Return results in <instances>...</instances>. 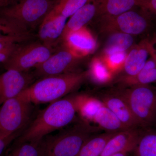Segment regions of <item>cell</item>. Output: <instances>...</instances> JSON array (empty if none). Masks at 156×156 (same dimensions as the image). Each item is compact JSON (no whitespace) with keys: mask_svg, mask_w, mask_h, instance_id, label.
I'll list each match as a JSON object with an SVG mask.
<instances>
[{"mask_svg":"<svg viewBox=\"0 0 156 156\" xmlns=\"http://www.w3.org/2000/svg\"><path fill=\"white\" fill-rule=\"evenodd\" d=\"M77 113V95L51 102L32 120L21 134L12 142L18 144L39 142L45 136L71 124Z\"/></svg>","mask_w":156,"mask_h":156,"instance_id":"6da1fadb","label":"cell"},{"mask_svg":"<svg viewBox=\"0 0 156 156\" xmlns=\"http://www.w3.org/2000/svg\"><path fill=\"white\" fill-rule=\"evenodd\" d=\"M56 0H19L0 9V23L19 34H31L38 28Z\"/></svg>","mask_w":156,"mask_h":156,"instance_id":"7a4b0ae2","label":"cell"},{"mask_svg":"<svg viewBox=\"0 0 156 156\" xmlns=\"http://www.w3.org/2000/svg\"><path fill=\"white\" fill-rule=\"evenodd\" d=\"M88 70L39 79L20 93L34 104L51 103L73 92L87 80Z\"/></svg>","mask_w":156,"mask_h":156,"instance_id":"3957f363","label":"cell"},{"mask_svg":"<svg viewBox=\"0 0 156 156\" xmlns=\"http://www.w3.org/2000/svg\"><path fill=\"white\" fill-rule=\"evenodd\" d=\"M96 128L83 120L40 141L41 156H77Z\"/></svg>","mask_w":156,"mask_h":156,"instance_id":"277c9868","label":"cell"},{"mask_svg":"<svg viewBox=\"0 0 156 156\" xmlns=\"http://www.w3.org/2000/svg\"><path fill=\"white\" fill-rule=\"evenodd\" d=\"M33 105L20 94L4 102L0 107V133H22L32 121Z\"/></svg>","mask_w":156,"mask_h":156,"instance_id":"5b68a950","label":"cell"},{"mask_svg":"<svg viewBox=\"0 0 156 156\" xmlns=\"http://www.w3.org/2000/svg\"><path fill=\"white\" fill-rule=\"evenodd\" d=\"M117 88L128 103L139 126L153 122L156 114V92L148 85Z\"/></svg>","mask_w":156,"mask_h":156,"instance_id":"8992f818","label":"cell"},{"mask_svg":"<svg viewBox=\"0 0 156 156\" xmlns=\"http://www.w3.org/2000/svg\"><path fill=\"white\" fill-rule=\"evenodd\" d=\"M55 51L40 41L21 43L2 64L6 70L28 72L44 62Z\"/></svg>","mask_w":156,"mask_h":156,"instance_id":"52a82bcc","label":"cell"},{"mask_svg":"<svg viewBox=\"0 0 156 156\" xmlns=\"http://www.w3.org/2000/svg\"><path fill=\"white\" fill-rule=\"evenodd\" d=\"M146 12L144 10L139 12L132 9L115 17L99 20L100 30L108 34L116 32L132 36L141 34L149 26Z\"/></svg>","mask_w":156,"mask_h":156,"instance_id":"ba28073f","label":"cell"},{"mask_svg":"<svg viewBox=\"0 0 156 156\" xmlns=\"http://www.w3.org/2000/svg\"><path fill=\"white\" fill-rule=\"evenodd\" d=\"M83 58L62 45L61 49L55 51L44 62L35 68L33 74L35 77L39 79L73 72Z\"/></svg>","mask_w":156,"mask_h":156,"instance_id":"9c48e42d","label":"cell"},{"mask_svg":"<svg viewBox=\"0 0 156 156\" xmlns=\"http://www.w3.org/2000/svg\"><path fill=\"white\" fill-rule=\"evenodd\" d=\"M33 73L6 70L0 75V106L15 97L34 83Z\"/></svg>","mask_w":156,"mask_h":156,"instance_id":"30bf717a","label":"cell"},{"mask_svg":"<svg viewBox=\"0 0 156 156\" xmlns=\"http://www.w3.org/2000/svg\"><path fill=\"white\" fill-rule=\"evenodd\" d=\"M98 97L127 129H136L139 127L126 99L117 89L100 93Z\"/></svg>","mask_w":156,"mask_h":156,"instance_id":"8fae6325","label":"cell"},{"mask_svg":"<svg viewBox=\"0 0 156 156\" xmlns=\"http://www.w3.org/2000/svg\"><path fill=\"white\" fill-rule=\"evenodd\" d=\"M67 18L50 11L38 27L40 41L48 48L54 50L62 43V34Z\"/></svg>","mask_w":156,"mask_h":156,"instance_id":"7c38bea8","label":"cell"},{"mask_svg":"<svg viewBox=\"0 0 156 156\" xmlns=\"http://www.w3.org/2000/svg\"><path fill=\"white\" fill-rule=\"evenodd\" d=\"M62 45L77 56L84 58L94 53L97 48L96 39L87 27L63 36Z\"/></svg>","mask_w":156,"mask_h":156,"instance_id":"4fadbf2b","label":"cell"},{"mask_svg":"<svg viewBox=\"0 0 156 156\" xmlns=\"http://www.w3.org/2000/svg\"><path fill=\"white\" fill-rule=\"evenodd\" d=\"M136 129H128L118 132L109 140L100 156H111L121 152L132 151L140 137Z\"/></svg>","mask_w":156,"mask_h":156,"instance_id":"5bb4252c","label":"cell"},{"mask_svg":"<svg viewBox=\"0 0 156 156\" xmlns=\"http://www.w3.org/2000/svg\"><path fill=\"white\" fill-rule=\"evenodd\" d=\"M150 53V41L144 39L134 44L128 52L122 69L123 75L131 76L139 73L145 64ZM120 72V73H121Z\"/></svg>","mask_w":156,"mask_h":156,"instance_id":"9a60e30c","label":"cell"},{"mask_svg":"<svg viewBox=\"0 0 156 156\" xmlns=\"http://www.w3.org/2000/svg\"><path fill=\"white\" fill-rule=\"evenodd\" d=\"M97 6L98 20L115 17L135 7H139L138 0H93Z\"/></svg>","mask_w":156,"mask_h":156,"instance_id":"2e32d148","label":"cell"},{"mask_svg":"<svg viewBox=\"0 0 156 156\" xmlns=\"http://www.w3.org/2000/svg\"><path fill=\"white\" fill-rule=\"evenodd\" d=\"M147 59L143 68L136 75L131 76H120L117 80L119 87L148 85L156 81V60L153 56Z\"/></svg>","mask_w":156,"mask_h":156,"instance_id":"e0dca14e","label":"cell"},{"mask_svg":"<svg viewBox=\"0 0 156 156\" xmlns=\"http://www.w3.org/2000/svg\"><path fill=\"white\" fill-rule=\"evenodd\" d=\"M97 13V6L95 2H91L84 5L69 17L66 22L62 37L70 32L86 27L96 17Z\"/></svg>","mask_w":156,"mask_h":156,"instance_id":"ac0fdd59","label":"cell"},{"mask_svg":"<svg viewBox=\"0 0 156 156\" xmlns=\"http://www.w3.org/2000/svg\"><path fill=\"white\" fill-rule=\"evenodd\" d=\"M93 122L107 132L118 133L127 129L115 114L103 105L98 111Z\"/></svg>","mask_w":156,"mask_h":156,"instance_id":"d6986e66","label":"cell"},{"mask_svg":"<svg viewBox=\"0 0 156 156\" xmlns=\"http://www.w3.org/2000/svg\"><path fill=\"white\" fill-rule=\"evenodd\" d=\"M88 77L98 85H105L114 80L115 75L110 70L101 56L92 58L89 69Z\"/></svg>","mask_w":156,"mask_h":156,"instance_id":"ffe728a7","label":"cell"},{"mask_svg":"<svg viewBox=\"0 0 156 156\" xmlns=\"http://www.w3.org/2000/svg\"><path fill=\"white\" fill-rule=\"evenodd\" d=\"M103 105L97 98L85 94L77 95V113L87 122H94L95 116Z\"/></svg>","mask_w":156,"mask_h":156,"instance_id":"44dd1931","label":"cell"},{"mask_svg":"<svg viewBox=\"0 0 156 156\" xmlns=\"http://www.w3.org/2000/svg\"><path fill=\"white\" fill-rule=\"evenodd\" d=\"M133 36L121 32L110 34L102 54L115 52H127L134 45Z\"/></svg>","mask_w":156,"mask_h":156,"instance_id":"7402d4cb","label":"cell"},{"mask_svg":"<svg viewBox=\"0 0 156 156\" xmlns=\"http://www.w3.org/2000/svg\"><path fill=\"white\" fill-rule=\"evenodd\" d=\"M117 133L93 135L87 140L77 156H100L109 140Z\"/></svg>","mask_w":156,"mask_h":156,"instance_id":"603a6c76","label":"cell"},{"mask_svg":"<svg viewBox=\"0 0 156 156\" xmlns=\"http://www.w3.org/2000/svg\"><path fill=\"white\" fill-rule=\"evenodd\" d=\"M93 1V0H56L51 11L68 18L84 5Z\"/></svg>","mask_w":156,"mask_h":156,"instance_id":"cb8c5ba5","label":"cell"},{"mask_svg":"<svg viewBox=\"0 0 156 156\" xmlns=\"http://www.w3.org/2000/svg\"><path fill=\"white\" fill-rule=\"evenodd\" d=\"M40 142H25L18 144H11L4 156H41Z\"/></svg>","mask_w":156,"mask_h":156,"instance_id":"d4e9b609","label":"cell"},{"mask_svg":"<svg viewBox=\"0 0 156 156\" xmlns=\"http://www.w3.org/2000/svg\"><path fill=\"white\" fill-rule=\"evenodd\" d=\"M133 151L136 156H156V134L140 136Z\"/></svg>","mask_w":156,"mask_h":156,"instance_id":"484cf974","label":"cell"},{"mask_svg":"<svg viewBox=\"0 0 156 156\" xmlns=\"http://www.w3.org/2000/svg\"><path fill=\"white\" fill-rule=\"evenodd\" d=\"M128 52L104 53L100 56L110 70L115 75L122 69Z\"/></svg>","mask_w":156,"mask_h":156,"instance_id":"4316f807","label":"cell"},{"mask_svg":"<svg viewBox=\"0 0 156 156\" xmlns=\"http://www.w3.org/2000/svg\"><path fill=\"white\" fill-rule=\"evenodd\" d=\"M21 134L17 133L7 134L0 133V156H5L9 146Z\"/></svg>","mask_w":156,"mask_h":156,"instance_id":"83f0119b","label":"cell"},{"mask_svg":"<svg viewBox=\"0 0 156 156\" xmlns=\"http://www.w3.org/2000/svg\"><path fill=\"white\" fill-rule=\"evenodd\" d=\"M31 34L0 35V42L11 41L18 43H24L31 38Z\"/></svg>","mask_w":156,"mask_h":156,"instance_id":"f1b7e54d","label":"cell"},{"mask_svg":"<svg viewBox=\"0 0 156 156\" xmlns=\"http://www.w3.org/2000/svg\"><path fill=\"white\" fill-rule=\"evenodd\" d=\"M139 7L156 16V0H138Z\"/></svg>","mask_w":156,"mask_h":156,"instance_id":"f546056e","label":"cell"},{"mask_svg":"<svg viewBox=\"0 0 156 156\" xmlns=\"http://www.w3.org/2000/svg\"><path fill=\"white\" fill-rule=\"evenodd\" d=\"M22 34H19L13 29L0 23V35Z\"/></svg>","mask_w":156,"mask_h":156,"instance_id":"4dcf8cb0","label":"cell"},{"mask_svg":"<svg viewBox=\"0 0 156 156\" xmlns=\"http://www.w3.org/2000/svg\"><path fill=\"white\" fill-rule=\"evenodd\" d=\"M151 49L156 53V36L152 40L150 41Z\"/></svg>","mask_w":156,"mask_h":156,"instance_id":"1f68e13d","label":"cell"},{"mask_svg":"<svg viewBox=\"0 0 156 156\" xmlns=\"http://www.w3.org/2000/svg\"><path fill=\"white\" fill-rule=\"evenodd\" d=\"M11 0H0V9L10 5Z\"/></svg>","mask_w":156,"mask_h":156,"instance_id":"d6a6232c","label":"cell"},{"mask_svg":"<svg viewBox=\"0 0 156 156\" xmlns=\"http://www.w3.org/2000/svg\"><path fill=\"white\" fill-rule=\"evenodd\" d=\"M128 152H121L115 154L111 156H128Z\"/></svg>","mask_w":156,"mask_h":156,"instance_id":"836d02e7","label":"cell"},{"mask_svg":"<svg viewBox=\"0 0 156 156\" xmlns=\"http://www.w3.org/2000/svg\"><path fill=\"white\" fill-rule=\"evenodd\" d=\"M150 55H151L152 56H153L154 58H155L156 60V53L154 52L151 49V46H150Z\"/></svg>","mask_w":156,"mask_h":156,"instance_id":"e575fe53","label":"cell"}]
</instances>
